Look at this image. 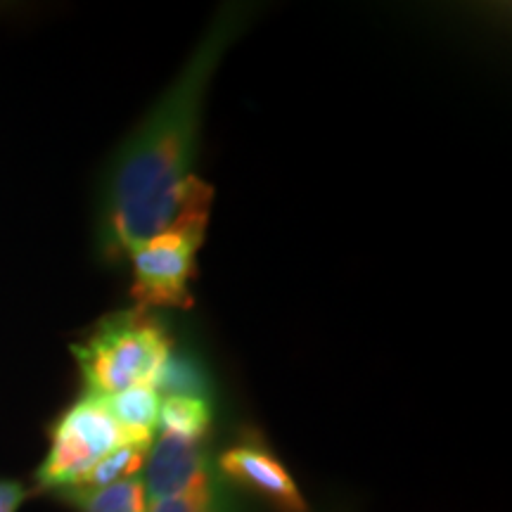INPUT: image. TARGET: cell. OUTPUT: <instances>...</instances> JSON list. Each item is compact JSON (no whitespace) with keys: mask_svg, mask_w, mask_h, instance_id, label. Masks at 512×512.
<instances>
[{"mask_svg":"<svg viewBox=\"0 0 512 512\" xmlns=\"http://www.w3.org/2000/svg\"><path fill=\"white\" fill-rule=\"evenodd\" d=\"M62 496L79 512H150V498L140 477L100 486V489L72 486V489H62Z\"/></svg>","mask_w":512,"mask_h":512,"instance_id":"ba28073f","label":"cell"},{"mask_svg":"<svg viewBox=\"0 0 512 512\" xmlns=\"http://www.w3.org/2000/svg\"><path fill=\"white\" fill-rule=\"evenodd\" d=\"M249 22V10L228 5L214 17L181 74L112 157L102 185L100 242L105 256H124L164 230L209 188L192 174L200 147L204 95L226 50Z\"/></svg>","mask_w":512,"mask_h":512,"instance_id":"6da1fadb","label":"cell"},{"mask_svg":"<svg viewBox=\"0 0 512 512\" xmlns=\"http://www.w3.org/2000/svg\"><path fill=\"white\" fill-rule=\"evenodd\" d=\"M121 444H128V439L100 396H83L53 427L50 451L36 472L38 484L46 489H69Z\"/></svg>","mask_w":512,"mask_h":512,"instance_id":"277c9868","label":"cell"},{"mask_svg":"<svg viewBox=\"0 0 512 512\" xmlns=\"http://www.w3.org/2000/svg\"><path fill=\"white\" fill-rule=\"evenodd\" d=\"M214 425V406L204 396H164L157 430L171 437L204 441Z\"/></svg>","mask_w":512,"mask_h":512,"instance_id":"9c48e42d","label":"cell"},{"mask_svg":"<svg viewBox=\"0 0 512 512\" xmlns=\"http://www.w3.org/2000/svg\"><path fill=\"white\" fill-rule=\"evenodd\" d=\"M216 470L233 489H242L275 512H309L302 491L275 453L256 437L242 439L216 456Z\"/></svg>","mask_w":512,"mask_h":512,"instance_id":"5b68a950","label":"cell"},{"mask_svg":"<svg viewBox=\"0 0 512 512\" xmlns=\"http://www.w3.org/2000/svg\"><path fill=\"white\" fill-rule=\"evenodd\" d=\"M24 498H27V491L22 484L0 482V512H15Z\"/></svg>","mask_w":512,"mask_h":512,"instance_id":"4fadbf2b","label":"cell"},{"mask_svg":"<svg viewBox=\"0 0 512 512\" xmlns=\"http://www.w3.org/2000/svg\"><path fill=\"white\" fill-rule=\"evenodd\" d=\"M86 396H112L131 387H155L174 344L162 320L147 309L102 318L91 335L72 347Z\"/></svg>","mask_w":512,"mask_h":512,"instance_id":"7a4b0ae2","label":"cell"},{"mask_svg":"<svg viewBox=\"0 0 512 512\" xmlns=\"http://www.w3.org/2000/svg\"><path fill=\"white\" fill-rule=\"evenodd\" d=\"M150 446L152 444H140V441L121 444L112 453H107L105 458H100L74 486H79V489H100V486H110L124 482V479L138 477L145 470Z\"/></svg>","mask_w":512,"mask_h":512,"instance_id":"30bf717a","label":"cell"},{"mask_svg":"<svg viewBox=\"0 0 512 512\" xmlns=\"http://www.w3.org/2000/svg\"><path fill=\"white\" fill-rule=\"evenodd\" d=\"M150 512H249V508L240 501L238 489L221 479L202 494L150 501Z\"/></svg>","mask_w":512,"mask_h":512,"instance_id":"8fae6325","label":"cell"},{"mask_svg":"<svg viewBox=\"0 0 512 512\" xmlns=\"http://www.w3.org/2000/svg\"><path fill=\"white\" fill-rule=\"evenodd\" d=\"M155 389L159 396H204L209 399V380L200 363L188 356L171 354L159 373Z\"/></svg>","mask_w":512,"mask_h":512,"instance_id":"7c38bea8","label":"cell"},{"mask_svg":"<svg viewBox=\"0 0 512 512\" xmlns=\"http://www.w3.org/2000/svg\"><path fill=\"white\" fill-rule=\"evenodd\" d=\"M102 403L128 441L152 444L159 425V408H162V396L155 387L143 384V387L124 389L119 394L102 396Z\"/></svg>","mask_w":512,"mask_h":512,"instance_id":"52a82bcc","label":"cell"},{"mask_svg":"<svg viewBox=\"0 0 512 512\" xmlns=\"http://www.w3.org/2000/svg\"><path fill=\"white\" fill-rule=\"evenodd\" d=\"M204 226H174L128 249L133 266V299L140 309H190V280Z\"/></svg>","mask_w":512,"mask_h":512,"instance_id":"3957f363","label":"cell"},{"mask_svg":"<svg viewBox=\"0 0 512 512\" xmlns=\"http://www.w3.org/2000/svg\"><path fill=\"white\" fill-rule=\"evenodd\" d=\"M216 458H211L204 441H188L159 434L147 453L143 484L150 501L190 496L209 491L221 482Z\"/></svg>","mask_w":512,"mask_h":512,"instance_id":"8992f818","label":"cell"}]
</instances>
